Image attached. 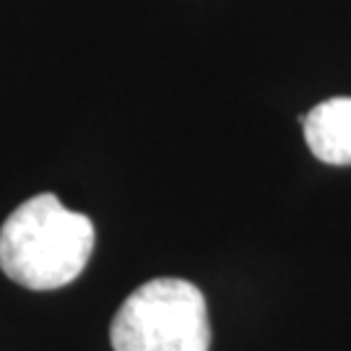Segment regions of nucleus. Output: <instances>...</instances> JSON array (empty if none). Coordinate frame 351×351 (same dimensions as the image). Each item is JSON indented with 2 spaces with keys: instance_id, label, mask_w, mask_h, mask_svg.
Here are the masks:
<instances>
[{
  "instance_id": "nucleus-3",
  "label": "nucleus",
  "mask_w": 351,
  "mask_h": 351,
  "mask_svg": "<svg viewBox=\"0 0 351 351\" xmlns=\"http://www.w3.org/2000/svg\"><path fill=\"white\" fill-rule=\"evenodd\" d=\"M304 141L320 162L333 167L351 164V97L320 101L302 117Z\"/></svg>"
},
{
  "instance_id": "nucleus-1",
  "label": "nucleus",
  "mask_w": 351,
  "mask_h": 351,
  "mask_svg": "<svg viewBox=\"0 0 351 351\" xmlns=\"http://www.w3.org/2000/svg\"><path fill=\"white\" fill-rule=\"evenodd\" d=\"M94 250V224L39 193L21 203L0 229V268L19 287L52 291L84 274Z\"/></svg>"
},
{
  "instance_id": "nucleus-2",
  "label": "nucleus",
  "mask_w": 351,
  "mask_h": 351,
  "mask_svg": "<svg viewBox=\"0 0 351 351\" xmlns=\"http://www.w3.org/2000/svg\"><path fill=\"white\" fill-rule=\"evenodd\" d=\"M114 351H208L211 323L206 297L185 278H154L114 313Z\"/></svg>"
}]
</instances>
